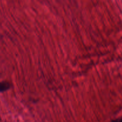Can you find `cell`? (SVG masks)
<instances>
[{
  "label": "cell",
  "instance_id": "1",
  "mask_svg": "<svg viewBox=\"0 0 122 122\" xmlns=\"http://www.w3.org/2000/svg\"><path fill=\"white\" fill-rule=\"evenodd\" d=\"M11 88V84L7 81L0 82V92L6 91Z\"/></svg>",
  "mask_w": 122,
  "mask_h": 122
},
{
  "label": "cell",
  "instance_id": "2",
  "mask_svg": "<svg viewBox=\"0 0 122 122\" xmlns=\"http://www.w3.org/2000/svg\"><path fill=\"white\" fill-rule=\"evenodd\" d=\"M112 122H122V117L118 118V119H116V120H113Z\"/></svg>",
  "mask_w": 122,
  "mask_h": 122
},
{
  "label": "cell",
  "instance_id": "3",
  "mask_svg": "<svg viewBox=\"0 0 122 122\" xmlns=\"http://www.w3.org/2000/svg\"><path fill=\"white\" fill-rule=\"evenodd\" d=\"M1 117H0V122H1Z\"/></svg>",
  "mask_w": 122,
  "mask_h": 122
}]
</instances>
